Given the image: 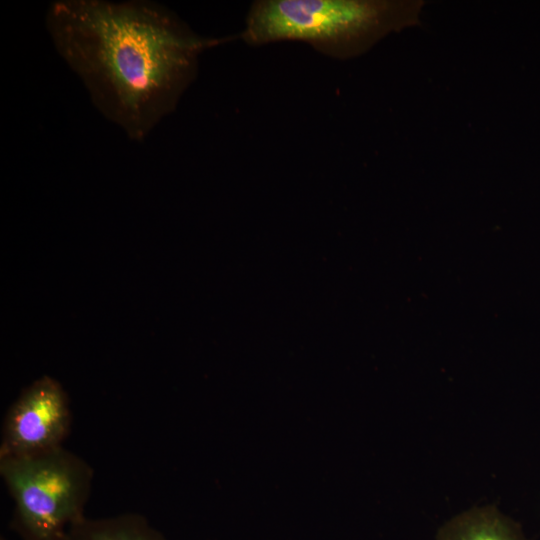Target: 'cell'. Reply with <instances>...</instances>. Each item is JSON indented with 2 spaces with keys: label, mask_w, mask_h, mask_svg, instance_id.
Segmentation results:
<instances>
[{
  "label": "cell",
  "mask_w": 540,
  "mask_h": 540,
  "mask_svg": "<svg viewBox=\"0 0 540 540\" xmlns=\"http://www.w3.org/2000/svg\"><path fill=\"white\" fill-rule=\"evenodd\" d=\"M0 540H6L3 536L0 538Z\"/></svg>",
  "instance_id": "52a82bcc"
},
{
  "label": "cell",
  "mask_w": 540,
  "mask_h": 540,
  "mask_svg": "<svg viewBox=\"0 0 540 540\" xmlns=\"http://www.w3.org/2000/svg\"><path fill=\"white\" fill-rule=\"evenodd\" d=\"M45 19L55 49L95 107L136 141L176 108L201 53L223 41L197 35L148 0H58Z\"/></svg>",
  "instance_id": "6da1fadb"
},
{
  "label": "cell",
  "mask_w": 540,
  "mask_h": 540,
  "mask_svg": "<svg viewBox=\"0 0 540 540\" xmlns=\"http://www.w3.org/2000/svg\"><path fill=\"white\" fill-rule=\"evenodd\" d=\"M66 540H168L142 515L83 517L68 530Z\"/></svg>",
  "instance_id": "8992f818"
},
{
  "label": "cell",
  "mask_w": 540,
  "mask_h": 540,
  "mask_svg": "<svg viewBox=\"0 0 540 540\" xmlns=\"http://www.w3.org/2000/svg\"><path fill=\"white\" fill-rule=\"evenodd\" d=\"M71 420L69 400L62 386L42 376L25 388L8 409L0 458L33 455L62 446Z\"/></svg>",
  "instance_id": "277c9868"
},
{
  "label": "cell",
  "mask_w": 540,
  "mask_h": 540,
  "mask_svg": "<svg viewBox=\"0 0 540 540\" xmlns=\"http://www.w3.org/2000/svg\"><path fill=\"white\" fill-rule=\"evenodd\" d=\"M436 540H526L518 523L494 506L460 513L438 531Z\"/></svg>",
  "instance_id": "5b68a950"
},
{
  "label": "cell",
  "mask_w": 540,
  "mask_h": 540,
  "mask_svg": "<svg viewBox=\"0 0 540 540\" xmlns=\"http://www.w3.org/2000/svg\"><path fill=\"white\" fill-rule=\"evenodd\" d=\"M0 475L14 501L13 527L24 540H66L85 516L93 470L63 446L0 458Z\"/></svg>",
  "instance_id": "3957f363"
},
{
  "label": "cell",
  "mask_w": 540,
  "mask_h": 540,
  "mask_svg": "<svg viewBox=\"0 0 540 540\" xmlns=\"http://www.w3.org/2000/svg\"><path fill=\"white\" fill-rule=\"evenodd\" d=\"M423 1L259 0L241 32L249 45L302 41L337 59L371 49L391 32L419 24Z\"/></svg>",
  "instance_id": "7a4b0ae2"
}]
</instances>
